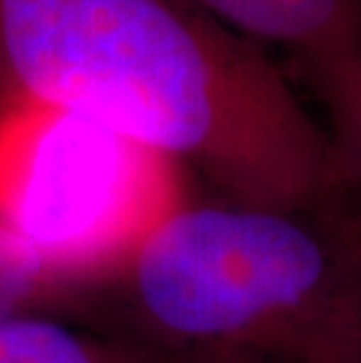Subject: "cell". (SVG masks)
<instances>
[{
	"instance_id": "52a82bcc",
	"label": "cell",
	"mask_w": 361,
	"mask_h": 363,
	"mask_svg": "<svg viewBox=\"0 0 361 363\" xmlns=\"http://www.w3.org/2000/svg\"><path fill=\"white\" fill-rule=\"evenodd\" d=\"M59 286L21 242L0 230V321L21 316Z\"/></svg>"
},
{
	"instance_id": "5b68a950",
	"label": "cell",
	"mask_w": 361,
	"mask_h": 363,
	"mask_svg": "<svg viewBox=\"0 0 361 363\" xmlns=\"http://www.w3.org/2000/svg\"><path fill=\"white\" fill-rule=\"evenodd\" d=\"M291 73L324 106L335 172L361 190V40L289 57Z\"/></svg>"
},
{
	"instance_id": "8992f818",
	"label": "cell",
	"mask_w": 361,
	"mask_h": 363,
	"mask_svg": "<svg viewBox=\"0 0 361 363\" xmlns=\"http://www.w3.org/2000/svg\"><path fill=\"white\" fill-rule=\"evenodd\" d=\"M0 363H176L132 342H94L28 316L0 321Z\"/></svg>"
},
{
	"instance_id": "7a4b0ae2",
	"label": "cell",
	"mask_w": 361,
	"mask_h": 363,
	"mask_svg": "<svg viewBox=\"0 0 361 363\" xmlns=\"http://www.w3.org/2000/svg\"><path fill=\"white\" fill-rule=\"evenodd\" d=\"M109 284L125 340L176 363H361V190L181 204Z\"/></svg>"
},
{
	"instance_id": "277c9868",
	"label": "cell",
	"mask_w": 361,
	"mask_h": 363,
	"mask_svg": "<svg viewBox=\"0 0 361 363\" xmlns=\"http://www.w3.org/2000/svg\"><path fill=\"white\" fill-rule=\"evenodd\" d=\"M253 43H272L289 57L361 40V0H193Z\"/></svg>"
},
{
	"instance_id": "3957f363",
	"label": "cell",
	"mask_w": 361,
	"mask_h": 363,
	"mask_svg": "<svg viewBox=\"0 0 361 363\" xmlns=\"http://www.w3.org/2000/svg\"><path fill=\"white\" fill-rule=\"evenodd\" d=\"M181 204L172 160L64 108H0V230L59 289L115 279Z\"/></svg>"
},
{
	"instance_id": "6da1fadb",
	"label": "cell",
	"mask_w": 361,
	"mask_h": 363,
	"mask_svg": "<svg viewBox=\"0 0 361 363\" xmlns=\"http://www.w3.org/2000/svg\"><path fill=\"white\" fill-rule=\"evenodd\" d=\"M21 104L186 162L237 204L310 208L350 190L265 50L193 0H0V108Z\"/></svg>"
}]
</instances>
